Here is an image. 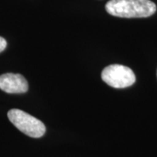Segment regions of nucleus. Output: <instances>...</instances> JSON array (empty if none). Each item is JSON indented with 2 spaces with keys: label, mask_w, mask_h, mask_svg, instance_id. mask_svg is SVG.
<instances>
[{
  "label": "nucleus",
  "mask_w": 157,
  "mask_h": 157,
  "mask_svg": "<svg viewBox=\"0 0 157 157\" xmlns=\"http://www.w3.org/2000/svg\"><path fill=\"white\" fill-rule=\"evenodd\" d=\"M8 119L19 131L33 138H40L45 133V126L39 119L19 109L8 112Z\"/></svg>",
  "instance_id": "obj_2"
},
{
  "label": "nucleus",
  "mask_w": 157,
  "mask_h": 157,
  "mask_svg": "<svg viewBox=\"0 0 157 157\" xmlns=\"http://www.w3.org/2000/svg\"><path fill=\"white\" fill-rule=\"evenodd\" d=\"M0 89L8 94H23L28 91V82L18 73H5L0 76Z\"/></svg>",
  "instance_id": "obj_4"
},
{
  "label": "nucleus",
  "mask_w": 157,
  "mask_h": 157,
  "mask_svg": "<svg viewBox=\"0 0 157 157\" xmlns=\"http://www.w3.org/2000/svg\"><path fill=\"white\" fill-rule=\"evenodd\" d=\"M101 78L105 83L114 88H126L135 82V73L122 65H110L103 69Z\"/></svg>",
  "instance_id": "obj_3"
},
{
  "label": "nucleus",
  "mask_w": 157,
  "mask_h": 157,
  "mask_svg": "<svg viewBox=\"0 0 157 157\" xmlns=\"http://www.w3.org/2000/svg\"><path fill=\"white\" fill-rule=\"evenodd\" d=\"M106 10L119 17H147L156 11V6L150 0H110Z\"/></svg>",
  "instance_id": "obj_1"
},
{
  "label": "nucleus",
  "mask_w": 157,
  "mask_h": 157,
  "mask_svg": "<svg viewBox=\"0 0 157 157\" xmlns=\"http://www.w3.org/2000/svg\"><path fill=\"white\" fill-rule=\"evenodd\" d=\"M6 45H7V42L4 38L0 37V52H2L3 51L5 50L6 48Z\"/></svg>",
  "instance_id": "obj_5"
}]
</instances>
